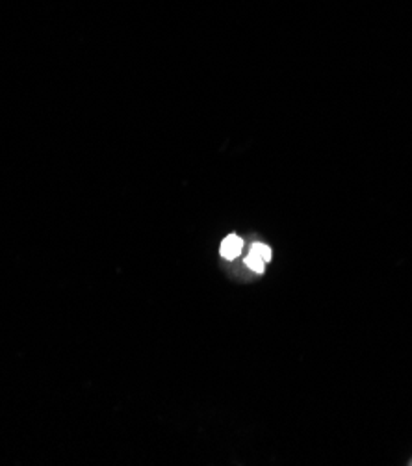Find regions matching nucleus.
I'll return each instance as SVG.
<instances>
[{
	"label": "nucleus",
	"mask_w": 412,
	"mask_h": 466,
	"mask_svg": "<svg viewBox=\"0 0 412 466\" xmlns=\"http://www.w3.org/2000/svg\"><path fill=\"white\" fill-rule=\"evenodd\" d=\"M242 248H244V240L240 237H236V235H231V237H226L223 240L221 255L226 260H235L242 253Z\"/></svg>",
	"instance_id": "1"
},
{
	"label": "nucleus",
	"mask_w": 412,
	"mask_h": 466,
	"mask_svg": "<svg viewBox=\"0 0 412 466\" xmlns=\"http://www.w3.org/2000/svg\"><path fill=\"white\" fill-rule=\"evenodd\" d=\"M246 266L247 268H251L253 271H256V273H262L264 271V266H266V262L256 255V253H249V257L246 258Z\"/></svg>",
	"instance_id": "2"
},
{
	"label": "nucleus",
	"mask_w": 412,
	"mask_h": 466,
	"mask_svg": "<svg viewBox=\"0 0 412 466\" xmlns=\"http://www.w3.org/2000/svg\"><path fill=\"white\" fill-rule=\"evenodd\" d=\"M251 251H253V253H256L264 262H269V260H271V249H269L266 244L256 242V244H253Z\"/></svg>",
	"instance_id": "3"
},
{
	"label": "nucleus",
	"mask_w": 412,
	"mask_h": 466,
	"mask_svg": "<svg viewBox=\"0 0 412 466\" xmlns=\"http://www.w3.org/2000/svg\"><path fill=\"white\" fill-rule=\"evenodd\" d=\"M410 464H412V462H410Z\"/></svg>",
	"instance_id": "4"
}]
</instances>
